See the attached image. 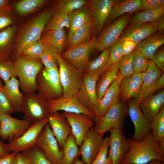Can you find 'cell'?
Returning <instances> with one entry per match:
<instances>
[{
	"mask_svg": "<svg viewBox=\"0 0 164 164\" xmlns=\"http://www.w3.org/2000/svg\"><path fill=\"white\" fill-rule=\"evenodd\" d=\"M134 51L124 56L119 63V71L125 77H128L134 73L133 58Z\"/></svg>",
	"mask_w": 164,
	"mask_h": 164,
	"instance_id": "cell-44",
	"label": "cell"
},
{
	"mask_svg": "<svg viewBox=\"0 0 164 164\" xmlns=\"http://www.w3.org/2000/svg\"><path fill=\"white\" fill-rule=\"evenodd\" d=\"M45 46L39 39L26 46L18 55L32 58L40 59Z\"/></svg>",
	"mask_w": 164,
	"mask_h": 164,
	"instance_id": "cell-42",
	"label": "cell"
},
{
	"mask_svg": "<svg viewBox=\"0 0 164 164\" xmlns=\"http://www.w3.org/2000/svg\"><path fill=\"white\" fill-rule=\"evenodd\" d=\"M124 56L122 41H118L111 47L109 57L103 73L118 63Z\"/></svg>",
	"mask_w": 164,
	"mask_h": 164,
	"instance_id": "cell-43",
	"label": "cell"
},
{
	"mask_svg": "<svg viewBox=\"0 0 164 164\" xmlns=\"http://www.w3.org/2000/svg\"><path fill=\"white\" fill-rule=\"evenodd\" d=\"M8 144H5L0 140V159L8 155L9 153Z\"/></svg>",
	"mask_w": 164,
	"mask_h": 164,
	"instance_id": "cell-56",
	"label": "cell"
},
{
	"mask_svg": "<svg viewBox=\"0 0 164 164\" xmlns=\"http://www.w3.org/2000/svg\"><path fill=\"white\" fill-rule=\"evenodd\" d=\"M13 164H30L28 159L22 152H17Z\"/></svg>",
	"mask_w": 164,
	"mask_h": 164,
	"instance_id": "cell-54",
	"label": "cell"
},
{
	"mask_svg": "<svg viewBox=\"0 0 164 164\" xmlns=\"http://www.w3.org/2000/svg\"><path fill=\"white\" fill-rule=\"evenodd\" d=\"M16 153L12 152L7 156L0 159V164H13Z\"/></svg>",
	"mask_w": 164,
	"mask_h": 164,
	"instance_id": "cell-55",
	"label": "cell"
},
{
	"mask_svg": "<svg viewBox=\"0 0 164 164\" xmlns=\"http://www.w3.org/2000/svg\"><path fill=\"white\" fill-rule=\"evenodd\" d=\"M15 21L9 7L0 10V32L13 25Z\"/></svg>",
	"mask_w": 164,
	"mask_h": 164,
	"instance_id": "cell-50",
	"label": "cell"
},
{
	"mask_svg": "<svg viewBox=\"0 0 164 164\" xmlns=\"http://www.w3.org/2000/svg\"><path fill=\"white\" fill-rule=\"evenodd\" d=\"M97 40V39L94 37L89 40L68 48L60 54L83 74L89 61L90 55L96 48Z\"/></svg>",
	"mask_w": 164,
	"mask_h": 164,
	"instance_id": "cell-7",
	"label": "cell"
},
{
	"mask_svg": "<svg viewBox=\"0 0 164 164\" xmlns=\"http://www.w3.org/2000/svg\"><path fill=\"white\" fill-rule=\"evenodd\" d=\"M40 39L46 46L56 53L61 54L67 41V34L63 29L45 30Z\"/></svg>",
	"mask_w": 164,
	"mask_h": 164,
	"instance_id": "cell-26",
	"label": "cell"
},
{
	"mask_svg": "<svg viewBox=\"0 0 164 164\" xmlns=\"http://www.w3.org/2000/svg\"><path fill=\"white\" fill-rule=\"evenodd\" d=\"M72 164H87L83 161L82 160H80L78 158H76Z\"/></svg>",
	"mask_w": 164,
	"mask_h": 164,
	"instance_id": "cell-60",
	"label": "cell"
},
{
	"mask_svg": "<svg viewBox=\"0 0 164 164\" xmlns=\"http://www.w3.org/2000/svg\"><path fill=\"white\" fill-rule=\"evenodd\" d=\"M59 66L60 82L64 97L76 96L81 84L83 74L60 54L56 53Z\"/></svg>",
	"mask_w": 164,
	"mask_h": 164,
	"instance_id": "cell-5",
	"label": "cell"
},
{
	"mask_svg": "<svg viewBox=\"0 0 164 164\" xmlns=\"http://www.w3.org/2000/svg\"><path fill=\"white\" fill-rule=\"evenodd\" d=\"M36 145L44 152L53 164H62V150L48 123L41 132Z\"/></svg>",
	"mask_w": 164,
	"mask_h": 164,
	"instance_id": "cell-11",
	"label": "cell"
},
{
	"mask_svg": "<svg viewBox=\"0 0 164 164\" xmlns=\"http://www.w3.org/2000/svg\"><path fill=\"white\" fill-rule=\"evenodd\" d=\"M99 76L83 73L82 82L76 96L80 104L94 114L98 102L96 85Z\"/></svg>",
	"mask_w": 164,
	"mask_h": 164,
	"instance_id": "cell-14",
	"label": "cell"
},
{
	"mask_svg": "<svg viewBox=\"0 0 164 164\" xmlns=\"http://www.w3.org/2000/svg\"><path fill=\"white\" fill-rule=\"evenodd\" d=\"M47 102L38 93L25 94L20 109L24 119L31 125L47 118L49 114Z\"/></svg>",
	"mask_w": 164,
	"mask_h": 164,
	"instance_id": "cell-8",
	"label": "cell"
},
{
	"mask_svg": "<svg viewBox=\"0 0 164 164\" xmlns=\"http://www.w3.org/2000/svg\"><path fill=\"white\" fill-rule=\"evenodd\" d=\"M141 9L142 11L153 10L161 7L157 0H141Z\"/></svg>",
	"mask_w": 164,
	"mask_h": 164,
	"instance_id": "cell-52",
	"label": "cell"
},
{
	"mask_svg": "<svg viewBox=\"0 0 164 164\" xmlns=\"http://www.w3.org/2000/svg\"><path fill=\"white\" fill-rule=\"evenodd\" d=\"M62 113L69 121L71 133L77 144L80 147L91 129L95 126L94 121L84 114L65 112Z\"/></svg>",
	"mask_w": 164,
	"mask_h": 164,
	"instance_id": "cell-15",
	"label": "cell"
},
{
	"mask_svg": "<svg viewBox=\"0 0 164 164\" xmlns=\"http://www.w3.org/2000/svg\"><path fill=\"white\" fill-rule=\"evenodd\" d=\"M164 43L163 34L156 32L138 43L136 49L147 59L152 60L158 48Z\"/></svg>",
	"mask_w": 164,
	"mask_h": 164,
	"instance_id": "cell-29",
	"label": "cell"
},
{
	"mask_svg": "<svg viewBox=\"0 0 164 164\" xmlns=\"http://www.w3.org/2000/svg\"><path fill=\"white\" fill-rule=\"evenodd\" d=\"M47 123V118L32 124L20 136L9 141L10 152H22L35 146L41 132Z\"/></svg>",
	"mask_w": 164,
	"mask_h": 164,
	"instance_id": "cell-10",
	"label": "cell"
},
{
	"mask_svg": "<svg viewBox=\"0 0 164 164\" xmlns=\"http://www.w3.org/2000/svg\"><path fill=\"white\" fill-rule=\"evenodd\" d=\"M19 83L16 77H13L5 83L3 89L16 111L20 112L24 96L19 90Z\"/></svg>",
	"mask_w": 164,
	"mask_h": 164,
	"instance_id": "cell-31",
	"label": "cell"
},
{
	"mask_svg": "<svg viewBox=\"0 0 164 164\" xmlns=\"http://www.w3.org/2000/svg\"><path fill=\"white\" fill-rule=\"evenodd\" d=\"M157 1L160 7L164 6V0H157Z\"/></svg>",
	"mask_w": 164,
	"mask_h": 164,
	"instance_id": "cell-62",
	"label": "cell"
},
{
	"mask_svg": "<svg viewBox=\"0 0 164 164\" xmlns=\"http://www.w3.org/2000/svg\"><path fill=\"white\" fill-rule=\"evenodd\" d=\"M131 14H125L117 18L104 29L97 39L96 48L102 51L111 47L118 40L128 24Z\"/></svg>",
	"mask_w": 164,
	"mask_h": 164,
	"instance_id": "cell-9",
	"label": "cell"
},
{
	"mask_svg": "<svg viewBox=\"0 0 164 164\" xmlns=\"http://www.w3.org/2000/svg\"><path fill=\"white\" fill-rule=\"evenodd\" d=\"M151 126L155 140L164 150V106L151 121Z\"/></svg>",
	"mask_w": 164,
	"mask_h": 164,
	"instance_id": "cell-34",
	"label": "cell"
},
{
	"mask_svg": "<svg viewBox=\"0 0 164 164\" xmlns=\"http://www.w3.org/2000/svg\"><path fill=\"white\" fill-rule=\"evenodd\" d=\"M17 26L15 23L0 32V61L10 59Z\"/></svg>",
	"mask_w": 164,
	"mask_h": 164,
	"instance_id": "cell-28",
	"label": "cell"
},
{
	"mask_svg": "<svg viewBox=\"0 0 164 164\" xmlns=\"http://www.w3.org/2000/svg\"></svg>",
	"mask_w": 164,
	"mask_h": 164,
	"instance_id": "cell-64",
	"label": "cell"
},
{
	"mask_svg": "<svg viewBox=\"0 0 164 164\" xmlns=\"http://www.w3.org/2000/svg\"><path fill=\"white\" fill-rule=\"evenodd\" d=\"M52 50L45 46L40 59L44 67L47 68L59 67L56 53Z\"/></svg>",
	"mask_w": 164,
	"mask_h": 164,
	"instance_id": "cell-48",
	"label": "cell"
},
{
	"mask_svg": "<svg viewBox=\"0 0 164 164\" xmlns=\"http://www.w3.org/2000/svg\"><path fill=\"white\" fill-rule=\"evenodd\" d=\"M111 47L106 48L102 51L101 54L95 59L89 61L83 73L97 74L100 76L103 70L108 61Z\"/></svg>",
	"mask_w": 164,
	"mask_h": 164,
	"instance_id": "cell-33",
	"label": "cell"
},
{
	"mask_svg": "<svg viewBox=\"0 0 164 164\" xmlns=\"http://www.w3.org/2000/svg\"><path fill=\"white\" fill-rule=\"evenodd\" d=\"M148 68L143 73L142 82L139 90L134 98L139 102L149 95L155 92L157 81L164 72L155 65L151 60H148Z\"/></svg>",
	"mask_w": 164,
	"mask_h": 164,
	"instance_id": "cell-22",
	"label": "cell"
},
{
	"mask_svg": "<svg viewBox=\"0 0 164 164\" xmlns=\"http://www.w3.org/2000/svg\"><path fill=\"white\" fill-rule=\"evenodd\" d=\"M36 84L38 94L47 101L56 99L63 96L59 67H43L36 76Z\"/></svg>",
	"mask_w": 164,
	"mask_h": 164,
	"instance_id": "cell-4",
	"label": "cell"
},
{
	"mask_svg": "<svg viewBox=\"0 0 164 164\" xmlns=\"http://www.w3.org/2000/svg\"><path fill=\"white\" fill-rule=\"evenodd\" d=\"M118 0H90L87 5L90 10L94 36L99 35L105 25L111 9Z\"/></svg>",
	"mask_w": 164,
	"mask_h": 164,
	"instance_id": "cell-12",
	"label": "cell"
},
{
	"mask_svg": "<svg viewBox=\"0 0 164 164\" xmlns=\"http://www.w3.org/2000/svg\"><path fill=\"white\" fill-rule=\"evenodd\" d=\"M62 150V164H72L80 155L79 149L72 133L66 140Z\"/></svg>",
	"mask_w": 164,
	"mask_h": 164,
	"instance_id": "cell-37",
	"label": "cell"
},
{
	"mask_svg": "<svg viewBox=\"0 0 164 164\" xmlns=\"http://www.w3.org/2000/svg\"><path fill=\"white\" fill-rule=\"evenodd\" d=\"M103 136L92 128L83 142L79 149L82 160L91 164L96 157L102 144Z\"/></svg>",
	"mask_w": 164,
	"mask_h": 164,
	"instance_id": "cell-21",
	"label": "cell"
},
{
	"mask_svg": "<svg viewBox=\"0 0 164 164\" xmlns=\"http://www.w3.org/2000/svg\"><path fill=\"white\" fill-rule=\"evenodd\" d=\"M86 6L75 10L68 15L70 26L67 39L75 31L91 21L90 10L88 6Z\"/></svg>",
	"mask_w": 164,
	"mask_h": 164,
	"instance_id": "cell-30",
	"label": "cell"
},
{
	"mask_svg": "<svg viewBox=\"0 0 164 164\" xmlns=\"http://www.w3.org/2000/svg\"><path fill=\"white\" fill-rule=\"evenodd\" d=\"M164 86V73L163 72L158 78L155 89V92L162 88Z\"/></svg>",
	"mask_w": 164,
	"mask_h": 164,
	"instance_id": "cell-57",
	"label": "cell"
},
{
	"mask_svg": "<svg viewBox=\"0 0 164 164\" xmlns=\"http://www.w3.org/2000/svg\"><path fill=\"white\" fill-rule=\"evenodd\" d=\"M85 0H59L55 4L56 10L68 15L72 11L87 5Z\"/></svg>",
	"mask_w": 164,
	"mask_h": 164,
	"instance_id": "cell-41",
	"label": "cell"
},
{
	"mask_svg": "<svg viewBox=\"0 0 164 164\" xmlns=\"http://www.w3.org/2000/svg\"><path fill=\"white\" fill-rule=\"evenodd\" d=\"M48 124L57 139L61 148L67 138L71 134V128L69 121L63 113L56 111L49 114Z\"/></svg>",
	"mask_w": 164,
	"mask_h": 164,
	"instance_id": "cell-23",
	"label": "cell"
},
{
	"mask_svg": "<svg viewBox=\"0 0 164 164\" xmlns=\"http://www.w3.org/2000/svg\"><path fill=\"white\" fill-rule=\"evenodd\" d=\"M47 110L48 114L59 111L63 112L83 113L89 116L94 121V113L84 107L79 102L76 96L64 97L47 101Z\"/></svg>",
	"mask_w": 164,
	"mask_h": 164,
	"instance_id": "cell-17",
	"label": "cell"
},
{
	"mask_svg": "<svg viewBox=\"0 0 164 164\" xmlns=\"http://www.w3.org/2000/svg\"><path fill=\"white\" fill-rule=\"evenodd\" d=\"M147 164H164V162L160 161L154 159L151 161Z\"/></svg>",
	"mask_w": 164,
	"mask_h": 164,
	"instance_id": "cell-61",
	"label": "cell"
},
{
	"mask_svg": "<svg viewBox=\"0 0 164 164\" xmlns=\"http://www.w3.org/2000/svg\"><path fill=\"white\" fill-rule=\"evenodd\" d=\"M127 140L129 148L120 164H147L154 159L164 162V150L155 141L151 132L140 141Z\"/></svg>",
	"mask_w": 164,
	"mask_h": 164,
	"instance_id": "cell-1",
	"label": "cell"
},
{
	"mask_svg": "<svg viewBox=\"0 0 164 164\" xmlns=\"http://www.w3.org/2000/svg\"><path fill=\"white\" fill-rule=\"evenodd\" d=\"M46 0H22L16 3L14 8L16 12L21 15L31 13L44 5Z\"/></svg>",
	"mask_w": 164,
	"mask_h": 164,
	"instance_id": "cell-38",
	"label": "cell"
},
{
	"mask_svg": "<svg viewBox=\"0 0 164 164\" xmlns=\"http://www.w3.org/2000/svg\"><path fill=\"white\" fill-rule=\"evenodd\" d=\"M143 73H134L128 77H123L119 86L122 101H128L136 96L142 83Z\"/></svg>",
	"mask_w": 164,
	"mask_h": 164,
	"instance_id": "cell-25",
	"label": "cell"
},
{
	"mask_svg": "<svg viewBox=\"0 0 164 164\" xmlns=\"http://www.w3.org/2000/svg\"><path fill=\"white\" fill-rule=\"evenodd\" d=\"M164 90L150 94L139 101L141 110L145 117L151 121L164 106Z\"/></svg>",
	"mask_w": 164,
	"mask_h": 164,
	"instance_id": "cell-24",
	"label": "cell"
},
{
	"mask_svg": "<svg viewBox=\"0 0 164 164\" xmlns=\"http://www.w3.org/2000/svg\"><path fill=\"white\" fill-rule=\"evenodd\" d=\"M123 76L119 71L113 82L98 102L94 112V122L97 124L108 110L120 99L119 86Z\"/></svg>",
	"mask_w": 164,
	"mask_h": 164,
	"instance_id": "cell-18",
	"label": "cell"
},
{
	"mask_svg": "<svg viewBox=\"0 0 164 164\" xmlns=\"http://www.w3.org/2000/svg\"><path fill=\"white\" fill-rule=\"evenodd\" d=\"M68 15L56 10L46 25L44 30H60L65 27L69 28Z\"/></svg>",
	"mask_w": 164,
	"mask_h": 164,
	"instance_id": "cell-40",
	"label": "cell"
},
{
	"mask_svg": "<svg viewBox=\"0 0 164 164\" xmlns=\"http://www.w3.org/2000/svg\"><path fill=\"white\" fill-rule=\"evenodd\" d=\"M110 132L108 156L111 159V164H120L124 155L129 149V144L122 130L113 129Z\"/></svg>",
	"mask_w": 164,
	"mask_h": 164,
	"instance_id": "cell-19",
	"label": "cell"
},
{
	"mask_svg": "<svg viewBox=\"0 0 164 164\" xmlns=\"http://www.w3.org/2000/svg\"><path fill=\"white\" fill-rule=\"evenodd\" d=\"M9 1L7 0H0V10L7 8L9 5Z\"/></svg>",
	"mask_w": 164,
	"mask_h": 164,
	"instance_id": "cell-59",
	"label": "cell"
},
{
	"mask_svg": "<svg viewBox=\"0 0 164 164\" xmlns=\"http://www.w3.org/2000/svg\"><path fill=\"white\" fill-rule=\"evenodd\" d=\"M157 31L156 21L129 25L126 27L118 41H133L138 43Z\"/></svg>",
	"mask_w": 164,
	"mask_h": 164,
	"instance_id": "cell-20",
	"label": "cell"
},
{
	"mask_svg": "<svg viewBox=\"0 0 164 164\" xmlns=\"http://www.w3.org/2000/svg\"><path fill=\"white\" fill-rule=\"evenodd\" d=\"M121 41L123 53L124 56L128 55L133 51L136 48L138 44L134 41L130 40H126Z\"/></svg>",
	"mask_w": 164,
	"mask_h": 164,
	"instance_id": "cell-53",
	"label": "cell"
},
{
	"mask_svg": "<svg viewBox=\"0 0 164 164\" xmlns=\"http://www.w3.org/2000/svg\"><path fill=\"white\" fill-rule=\"evenodd\" d=\"M109 137L103 139L102 144L95 159L91 164H111V159L108 157Z\"/></svg>",
	"mask_w": 164,
	"mask_h": 164,
	"instance_id": "cell-45",
	"label": "cell"
},
{
	"mask_svg": "<svg viewBox=\"0 0 164 164\" xmlns=\"http://www.w3.org/2000/svg\"><path fill=\"white\" fill-rule=\"evenodd\" d=\"M15 111V108L4 91L3 87H0V113L11 115Z\"/></svg>",
	"mask_w": 164,
	"mask_h": 164,
	"instance_id": "cell-49",
	"label": "cell"
},
{
	"mask_svg": "<svg viewBox=\"0 0 164 164\" xmlns=\"http://www.w3.org/2000/svg\"><path fill=\"white\" fill-rule=\"evenodd\" d=\"M127 103L119 100L106 112L94 127L98 133L103 136L113 129L122 130L128 113Z\"/></svg>",
	"mask_w": 164,
	"mask_h": 164,
	"instance_id": "cell-6",
	"label": "cell"
},
{
	"mask_svg": "<svg viewBox=\"0 0 164 164\" xmlns=\"http://www.w3.org/2000/svg\"><path fill=\"white\" fill-rule=\"evenodd\" d=\"M3 87V86L2 85L0 81V87Z\"/></svg>",
	"mask_w": 164,
	"mask_h": 164,
	"instance_id": "cell-63",
	"label": "cell"
},
{
	"mask_svg": "<svg viewBox=\"0 0 164 164\" xmlns=\"http://www.w3.org/2000/svg\"><path fill=\"white\" fill-rule=\"evenodd\" d=\"M155 65L164 72V50L163 48L157 50L154 54L152 59Z\"/></svg>",
	"mask_w": 164,
	"mask_h": 164,
	"instance_id": "cell-51",
	"label": "cell"
},
{
	"mask_svg": "<svg viewBox=\"0 0 164 164\" xmlns=\"http://www.w3.org/2000/svg\"><path fill=\"white\" fill-rule=\"evenodd\" d=\"M53 13L52 9L46 10L34 17L23 26L15 40L14 48L15 55L18 54L27 45L40 39Z\"/></svg>",
	"mask_w": 164,
	"mask_h": 164,
	"instance_id": "cell-3",
	"label": "cell"
},
{
	"mask_svg": "<svg viewBox=\"0 0 164 164\" xmlns=\"http://www.w3.org/2000/svg\"><path fill=\"white\" fill-rule=\"evenodd\" d=\"M12 61L22 92L25 94L35 93L36 78L43 67L40 59L17 55Z\"/></svg>",
	"mask_w": 164,
	"mask_h": 164,
	"instance_id": "cell-2",
	"label": "cell"
},
{
	"mask_svg": "<svg viewBox=\"0 0 164 164\" xmlns=\"http://www.w3.org/2000/svg\"><path fill=\"white\" fill-rule=\"evenodd\" d=\"M128 113L135 127V132L131 138L135 141L143 139L151 132V121L142 112L139 102L135 99L128 101Z\"/></svg>",
	"mask_w": 164,
	"mask_h": 164,
	"instance_id": "cell-13",
	"label": "cell"
},
{
	"mask_svg": "<svg viewBox=\"0 0 164 164\" xmlns=\"http://www.w3.org/2000/svg\"><path fill=\"white\" fill-rule=\"evenodd\" d=\"M0 137L9 141L20 136L31 125L26 120L18 119L3 113H0Z\"/></svg>",
	"mask_w": 164,
	"mask_h": 164,
	"instance_id": "cell-16",
	"label": "cell"
},
{
	"mask_svg": "<svg viewBox=\"0 0 164 164\" xmlns=\"http://www.w3.org/2000/svg\"><path fill=\"white\" fill-rule=\"evenodd\" d=\"M22 152L30 164H53L44 152L36 145Z\"/></svg>",
	"mask_w": 164,
	"mask_h": 164,
	"instance_id": "cell-39",
	"label": "cell"
},
{
	"mask_svg": "<svg viewBox=\"0 0 164 164\" xmlns=\"http://www.w3.org/2000/svg\"><path fill=\"white\" fill-rule=\"evenodd\" d=\"M119 62L111 67L99 77L96 85L98 102L102 98L107 89L116 79L119 71Z\"/></svg>",
	"mask_w": 164,
	"mask_h": 164,
	"instance_id": "cell-32",
	"label": "cell"
},
{
	"mask_svg": "<svg viewBox=\"0 0 164 164\" xmlns=\"http://www.w3.org/2000/svg\"><path fill=\"white\" fill-rule=\"evenodd\" d=\"M94 37L91 21L75 31L67 39L68 48L89 40Z\"/></svg>",
	"mask_w": 164,
	"mask_h": 164,
	"instance_id": "cell-35",
	"label": "cell"
},
{
	"mask_svg": "<svg viewBox=\"0 0 164 164\" xmlns=\"http://www.w3.org/2000/svg\"><path fill=\"white\" fill-rule=\"evenodd\" d=\"M141 9L140 0H118L113 6L105 25L126 14H132Z\"/></svg>",
	"mask_w": 164,
	"mask_h": 164,
	"instance_id": "cell-27",
	"label": "cell"
},
{
	"mask_svg": "<svg viewBox=\"0 0 164 164\" xmlns=\"http://www.w3.org/2000/svg\"><path fill=\"white\" fill-rule=\"evenodd\" d=\"M157 31L161 33H163L164 31V15L159 18L156 21Z\"/></svg>",
	"mask_w": 164,
	"mask_h": 164,
	"instance_id": "cell-58",
	"label": "cell"
},
{
	"mask_svg": "<svg viewBox=\"0 0 164 164\" xmlns=\"http://www.w3.org/2000/svg\"><path fill=\"white\" fill-rule=\"evenodd\" d=\"M13 77H17L12 60L0 61V78L5 83Z\"/></svg>",
	"mask_w": 164,
	"mask_h": 164,
	"instance_id": "cell-47",
	"label": "cell"
},
{
	"mask_svg": "<svg viewBox=\"0 0 164 164\" xmlns=\"http://www.w3.org/2000/svg\"><path fill=\"white\" fill-rule=\"evenodd\" d=\"M147 58L136 49L134 50L133 65L134 73L145 72L148 66Z\"/></svg>",
	"mask_w": 164,
	"mask_h": 164,
	"instance_id": "cell-46",
	"label": "cell"
},
{
	"mask_svg": "<svg viewBox=\"0 0 164 164\" xmlns=\"http://www.w3.org/2000/svg\"><path fill=\"white\" fill-rule=\"evenodd\" d=\"M164 14V6L152 10L138 12L131 17L128 24L132 25L155 22L163 16Z\"/></svg>",
	"mask_w": 164,
	"mask_h": 164,
	"instance_id": "cell-36",
	"label": "cell"
}]
</instances>
